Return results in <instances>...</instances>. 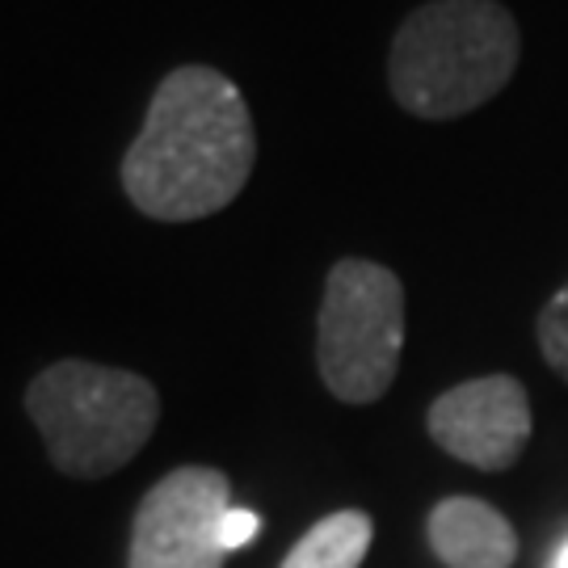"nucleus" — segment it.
I'll return each instance as SVG.
<instances>
[{"mask_svg": "<svg viewBox=\"0 0 568 568\" xmlns=\"http://www.w3.org/2000/svg\"><path fill=\"white\" fill-rule=\"evenodd\" d=\"M257 164L248 102L220 68H173L122 156V190L156 224H190L241 199Z\"/></svg>", "mask_w": 568, "mask_h": 568, "instance_id": "1", "label": "nucleus"}, {"mask_svg": "<svg viewBox=\"0 0 568 568\" xmlns=\"http://www.w3.org/2000/svg\"><path fill=\"white\" fill-rule=\"evenodd\" d=\"M523 60V30L497 0H429L387 51V89L422 122H450L493 102Z\"/></svg>", "mask_w": 568, "mask_h": 568, "instance_id": "2", "label": "nucleus"}, {"mask_svg": "<svg viewBox=\"0 0 568 568\" xmlns=\"http://www.w3.org/2000/svg\"><path fill=\"white\" fill-rule=\"evenodd\" d=\"M26 413L47 459L72 480H102L131 464L161 422V392L135 371L63 358L26 387Z\"/></svg>", "mask_w": 568, "mask_h": 568, "instance_id": "3", "label": "nucleus"}, {"mask_svg": "<svg viewBox=\"0 0 568 568\" xmlns=\"http://www.w3.org/2000/svg\"><path fill=\"white\" fill-rule=\"evenodd\" d=\"M405 283L379 262L342 257L316 316V371L342 405H375L400 371Z\"/></svg>", "mask_w": 568, "mask_h": 568, "instance_id": "4", "label": "nucleus"}, {"mask_svg": "<svg viewBox=\"0 0 568 568\" xmlns=\"http://www.w3.org/2000/svg\"><path fill=\"white\" fill-rule=\"evenodd\" d=\"M232 485L220 467H178L148 488L135 509L126 568H220V527L232 509Z\"/></svg>", "mask_w": 568, "mask_h": 568, "instance_id": "5", "label": "nucleus"}, {"mask_svg": "<svg viewBox=\"0 0 568 568\" xmlns=\"http://www.w3.org/2000/svg\"><path fill=\"white\" fill-rule=\"evenodd\" d=\"M426 429L450 459L480 471H506L527 450L535 417L514 375H480L447 387L426 413Z\"/></svg>", "mask_w": 568, "mask_h": 568, "instance_id": "6", "label": "nucleus"}, {"mask_svg": "<svg viewBox=\"0 0 568 568\" xmlns=\"http://www.w3.org/2000/svg\"><path fill=\"white\" fill-rule=\"evenodd\" d=\"M429 551L447 568H509L518 560V530L480 497H443L429 509Z\"/></svg>", "mask_w": 568, "mask_h": 568, "instance_id": "7", "label": "nucleus"}, {"mask_svg": "<svg viewBox=\"0 0 568 568\" xmlns=\"http://www.w3.org/2000/svg\"><path fill=\"white\" fill-rule=\"evenodd\" d=\"M375 523L363 509H337L286 551L283 568H358L366 560Z\"/></svg>", "mask_w": 568, "mask_h": 568, "instance_id": "8", "label": "nucleus"}, {"mask_svg": "<svg viewBox=\"0 0 568 568\" xmlns=\"http://www.w3.org/2000/svg\"><path fill=\"white\" fill-rule=\"evenodd\" d=\"M535 337H539L548 366L568 384V283L544 304L539 321H535Z\"/></svg>", "mask_w": 568, "mask_h": 568, "instance_id": "9", "label": "nucleus"}, {"mask_svg": "<svg viewBox=\"0 0 568 568\" xmlns=\"http://www.w3.org/2000/svg\"><path fill=\"white\" fill-rule=\"evenodd\" d=\"M257 530H262V518H257L253 509L232 506L224 514V527H220V544H224V551H236V548H244V544H253Z\"/></svg>", "mask_w": 568, "mask_h": 568, "instance_id": "10", "label": "nucleus"}, {"mask_svg": "<svg viewBox=\"0 0 568 568\" xmlns=\"http://www.w3.org/2000/svg\"><path fill=\"white\" fill-rule=\"evenodd\" d=\"M556 568H568V544L560 548V556H556Z\"/></svg>", "mask_w": 568, "mask_h": 568, "instance_id": "11", "label": "nucleus"}]
</instances>
